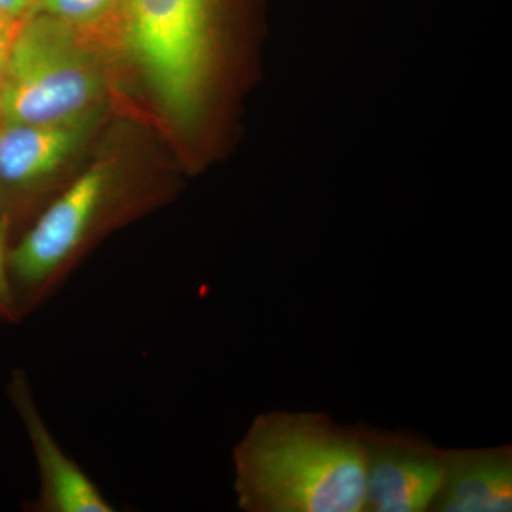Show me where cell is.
Returning <instances> with one entry per match:
<instances>
[{
	"label": "cell",
	"mask_w": 512,
	"mask_h": 512,
	"mask_svg": "<svg viewBox=\"0 0 512 512\" xmlns=\"http://www.w3.org/2000/svg\"><path fill=\"white\" fill-rule=\"evenodd\" d=\"M232 461L241 511H365L359 430L326 414H259L232 450Z\"/></svg>",
	"instance_id": "6da1fadb"
},
{
	"label": "cell",
	"mask_w": 512,
	"mask_h": 512,
	"mask_svg": "<svg viewBox=\"0 0 512 512\" xmlns=\"http://www.w3.org/2000/svg\"><path fill=\"white\" fill-rule=\"evenodd\" d=\"M128 46L165 113L194 126L207 106L221 0H121Z\"/></svg>",
	"instance_id": "7a4b0ae2"
},
{
	"label": "cell",
	"mask_w": 512,
	"mask_h": 512,
	"mask_svg": "<svg viewBox=\"0 0 512 512\" xmlns=\"http://www.w3.org/2000/svg\"><path fill=\"white\" fill-rule=\"evenodd\" d=\"M104 74L83 32L29 13L2 64V121L55 124L94 114Z\"/></svg>",
	"instance_id": "3957f363"
},
{
	"label": "cell",
	"mask_w": 512,
	"mask_h": 512,
	"mask_svg": "<svg viewBox=\"0 0 512 512\" xmlns=\"http://www.w3.org/2000/svg\"><path fill=\"white\" fill-rule=\"evenodd\" d=\"M113 171L94 165L40 212L9 251V274L20 315L49 302L77 259L113 218Z\"/></svg>",
	"instance_id": "277c9868"
},
{
	"label": "cell",
	"mask_w": 512,
	"mask_h": 512,
	"mask_svg": "<svg viewBox=\"0 0 512 512\" xmlns=\"http://www.w3.org/2000/svg\"><path fill=\"white\" fill-rule=\"evenodd\" d=\"M365 453V511H430L446 470V450L406 431L360 426Z\"/></svg>",
	"instance_id": "5b68a950"
},
{
	"label": "cell",
	"mask_w": 512,
	"mask_h": 512,
	"mask_svg": "<svg viewBox=\"0 0 512 512\" xmlns=\"http://www.w3.org/2000/svg\"><path fill=\"white\" fill-rule=\"evenodd\" d=\"M9 396L28 431L37 471L39 491L28 504L33 512H114L116 507L97 487L89 474L74 461L49 429L32 386L23 370H15Z\"/></svg>",
	"instance_id": "8992f818"
},
{
	"label": "cell",
	"mask_w": 512,
	"mask_h": 512,
	"mask_svg": "<svg viewBox=\"0 0 512 512\" xmlns=\"http://www.w3.org/2000/svg\"><path fill=\"white\" fill-rule=\"evenodd\" d=\"M94 114L55 124L0 121V184L13 191L36 190L80 146Z\"/></svg>",
	"instance_id": "52a82bcc"
},
{
	"label": "cell",
	"mask_w": 512,
	"mask_h": 512,
	"mask_svg": "<svg viewBox=\"0 0 512 512\" xmlns=\"http://www.w3.org/2000/svg\"><path fill=\"white\" fill-rule=\"evenodd\" d=\"M512 448L446 450V470L433 512H510Z\"/></svg>",
	"instance_id": "ba28073f"
},
{
	"label": "cell",
	"mask_w": 512,
	"mask_h": 512,
	"mask_svg": "<svg viewBox=\"0 0 512 512\" xmlns=\"http://www.w3.org/2000/svg\"><path fill=\"white\" fill-rule=\"evenodd\" d=\"M121 10V0H35L30 13H43L79 29L94 28Z\"/></svg>",
	"instance_id": "9c48e42d"
},
{
	"label": "cell",
	"mask_w": 512,
	"mask_h": 512,
	"mask_svg": "<svg viewBox=\"0 0 512 512\" xmlns=\"http://www.w3.org/2000/svg\"><path fill=\"white\" fill-rule=\"evenodd\" d=\"M8 224L0 212V320L19 322L22 319L13 293L9 274Z\"/></svg>",
	"instance_id": "30bf717a"
},
{
	"label": "cell",
	"mask_w": 512,
	"mask_h": 512,
	"mask_svg": "<svg viewBox=\"0 0 512 512\" xmlns=\"http://www.w3.org/2000/svg\"><path fill=\"white\" fill-rule=\"evenodd\" d=\"M35 0H0V19L20 23L29 15Z\"/></svg>",
	"instance_id": "8fae6325"
},
{
	"label": "cell",
	"mask_w": 512,
	"mask_h": 512,
	"mask_svg": "<svg viewBox=\"0 0 512 512\" xmlns=\"http://www.w3.org/2000/svg\"><path fill=\"white\" fill-rule=\"evenodd\" d=\"M20 23H10L0 19V64H3L6 55H8L9 47L12 45L13 37Z\"/></svg>",
	"instance_id": "7c38bea8"
},
{
	"label": "cell",
	"mask_w": 512,
	"mask_h": 512,
	"mask_svg": "<svg viewBox=\"0 0 512 512\" xmlns=\"http://www.w3.org/2000/svg\"><path fill=\"white\" fill-rule=\"evenodd\" d=\"M0 121H2V64H0Z\"/></svg>",
	"instance_id": "4fadbf2b"
}]
</instances>
